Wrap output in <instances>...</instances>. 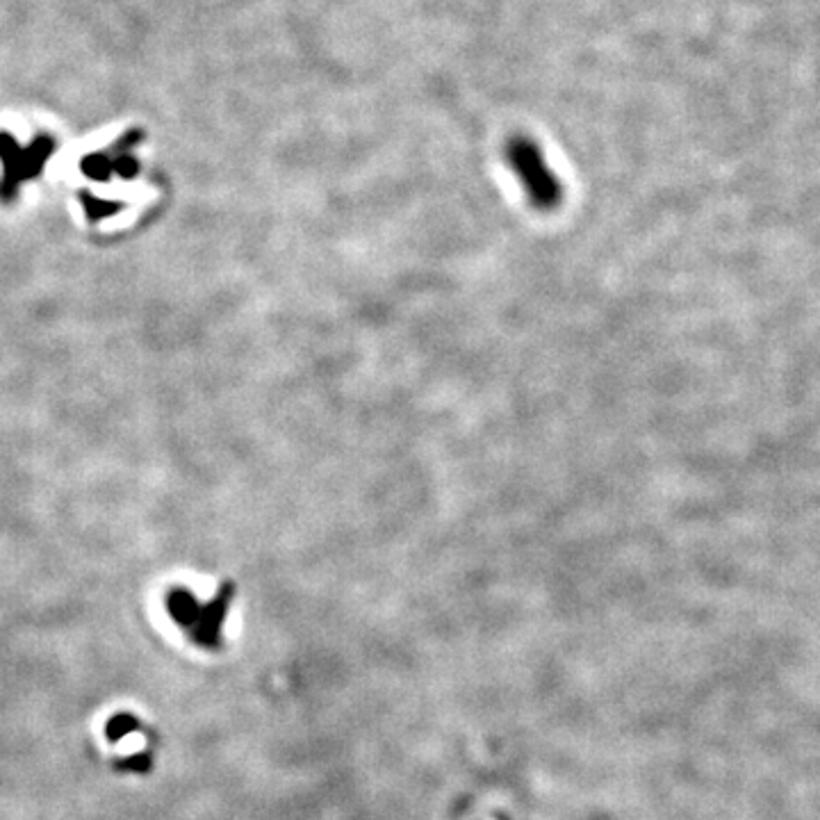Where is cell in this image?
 Returning <instances> with one entry per match:
<instances>
[{
  "mask_svg": "<svg viewBox=\"0 0 820 820\" xmlns=\"http://www.w3.org/2000/svg\"><path fill=\"white\" fill-rule=\"evenodd\" d=\"M57 151V142L51 135H39L28 146H21L10 133H0V160H3V178H0V199L10 203L26 180L37 178L44 164Z\"/></svg>",
  "mask_w": 820,
  "mask_h": 820,
  "instance_id": "2",
  "label": "cell"
},
{
  "mask_svg": "<svg viewBox=\"0 0 820 820\" xmlns=\"http://www.w3.org/2000/svg\"><path fill=\"white\" fill-rule=\"evenodd\" d=\"M80 201H82V208H85V212H87V219L94 221V224H96V221L105 219V217L117 215V212L123 210V203L98 199V196L87 194V192H80Z\"/></svg>",
  "mask_w": 820,
  "mask_h": 820,
  "instance_id": "4",
  "label": "cell"
},
{
  "mask_svg": "<svg viewBox=\"0 0 820 820\" xmlns=\"http://www.w3.org/2000/svg\"><path fill=\"white\" fill-rule=\"evenodd\" d=\"M506 164L518 176L529 203L540 212L556 210L563 203V185L549 167L540 146L531 137L515 135L506 142Z\"/></svg>",
  "mask_w": 820,
  "mask_h": 820,
  "instance_id": "1",
  "label": "cell"
},
{
  "mask_svg": "<svg viewBox=\"0 0 820 820\" xmlns=\"http://www.w3.org/2000/svg\"><path fill=\"white\" fill-rule=\"evenodd\" d=\"M142 139V130H128V133H123L108 151L85 155V158L80 160V171L89 180H98V183H108L112 176H119L123 180L135 178L139 174V162L133 155V149L142 142Z\"/></svg>",
  "mask_w": 820,
  "mask_h": 820,
  "instance_id": "3",
  "label": "cell"
}]
</instances>
